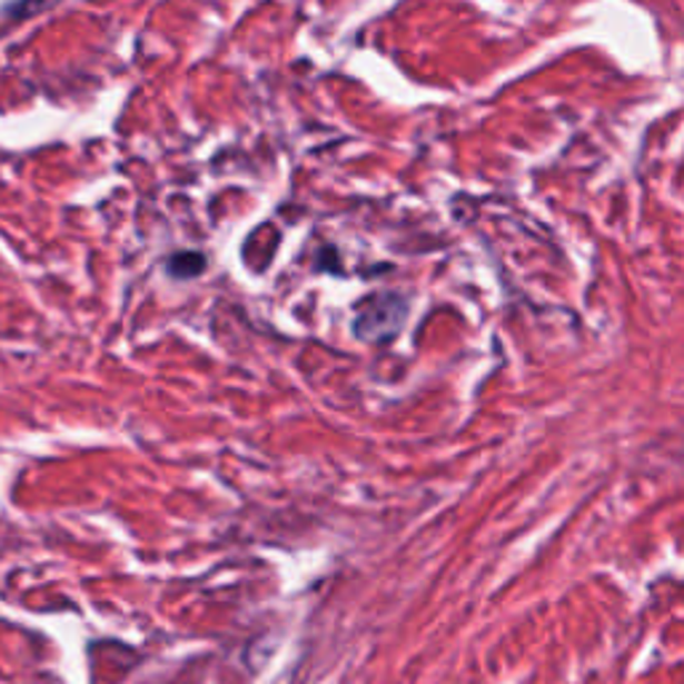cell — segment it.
<instances>
[{
  "label": "cell",
  "mask_w": 684,
  "mask_h": 684,
  "mask_svg": "<svg viewBox=\"0 0 684 684\" xmlns=\"http://www.w3.org/2000/svg\"><path fill=\"white\" fill-rule=\"evenodd\" d=\"M404 321V303L394 295H385L377 303H367L356 318V335L364 340H383L396 335Z\"/></svg>",
  "instance_id": "cell-1"
}]
</instances>
